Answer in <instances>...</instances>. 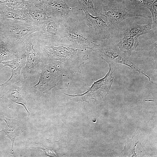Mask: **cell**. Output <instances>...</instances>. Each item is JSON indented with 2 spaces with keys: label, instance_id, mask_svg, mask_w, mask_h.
<instances>
[{
  "label": "cell",
  "instance_id": "cell-1",
  "mask_svg": "<svg viewBox=\"0 0 157 157\" xmlns=\"http://www.w3.org/2000/svg\"><path fill=\"white\" fill-rule=\"evenodd\" d=\"M24 44L26 60L21 72L23 83L27 89L37 81L41 66L47 61V57L40 45L38 31L29 35L24 40Z\"/></svg>",
  "mask_w": 157,
  "mask_h": 157
},
{
  "label": "cell",
  "instance_id": "cell-2",
  "mask_svg": "<svg viewBox=\"0 0 157 157\" xmlns=\"http://www.w3.org/2000/svg\"><path fill=\"white\" fill-rule=\"evenodd\" d=\"M64 67L61 62L57 61H49L42 64L38 82L26 89L27 94L36 96L55 87L67 88L69 82L64 74Z\"/></svg>",
  "mask_w": 157,
  "mask_h": 157
},
{
  "label": "cell",
  "instance_id": "cell-3",
  "mask_svg": "<svg viewBox=\"0 0 157 157\" xmlns=\"http://www.w3.org/2000/svg\"><path fill=\"white\" fill-rule=\"evenodd\" d=\"M88 26L85 17L80 19L77 16L65 24L63 36L58 43L75 49H92L97 40L90 35Z\"/></svg>",
  "mask_w": 157,
  "mask_h": 157
},
{
  "label": "cell",
  "instance_id": "cell-4",
  "mask_svg": "<svg viewBox=\"0 0 157 157\" xmlns=\"http://www.w3.org/2000/svg\"><path fill=\"white\" fill-rule=\"evenodd\" d=\"M40 44L48 61L62 62L64 66L72 73L80 72V67L85 60L86 51L75 49L59 43L47 45L40 42Z\"/></svg>",
  "mask_w": 157,
  "mask_h": 157
},
{
  "label": "cell",
  "instance_id": "cell-5",
  "mask_svg": "<svg viewBox=\"0 0 157 157\" xmlns=\"http://www.w3.org/2000/svg\"><path fill=\"white\" fill-rule=\"evenodd\" d=\"M4 42L18 48L24 49V42L30 35L40 30L33 22L5 18L0 26Z\"/></svg>",
  "mask_w": 157,
  "mask_h": 157
},
{
  "label": "cell",
  "instance_id": "cell-6",
  "mask_svg": "<svg viewBox=\"0 0 157 157\" xmlns=\"http://www.w3.org/2000/svg\"><path fill=\"white\" fill-rule=\"evenodd\" d=\"M96 15H101L106 17L115 28L124 19L133 17H140L150 19L151 16L139 9H128L123 3L116 0L109 1L106 5L94 7Z\"/></svg>",
  "mask_w": 157,
  "mask_h": 157
},
{
  "label": "cell",
  "instance_id": "cell-7",
  "mask_svg": "<svg viewBox=\"0 0 157 157\" xmlns=\"http://www.w3.org/2000/svg\"><path fill=\"white\" fill-rule=\"evenodd\" d=\"M92 49L106 62H114L128 66L134 70L138 71L139 74L146 76L149 81L153 83L150 77L132 63L129 59V57L121 51L116 44L97 41V44L94 46Z\"/></svg>",
  "mask_w": 157,
  "mask_h": 157
},
{
  "label": "cell",
  "instance_id": "cell-8",
  "mask_svg": "<svg viewBox=\"0 0 157 157\" xmlns=\"http://www.w3.org/2000/svg\"><path fill=\"white\" fill-rule=\"evenodd\" d=\"M66 0H47L41 3L51 16L65 24L75 18L82 10L78 6L70 7Z\"/></svg>",
  "mask_w": 157,
  "mask_h": 157
},
{
  "label": "cell",
  "instance_id": "cell-9",
  "mask_svg": "<svg viewBox=\"0 0 157 157\" xmlns=\"http://www.w3.org/2000/svg\"><path fill=\"white\" fill-rule=\"evenodd\" d=\"M65 24L53 17L47 20L38 31L40 42L47 45L58 43L63 36Z\"/></svg>",
  "mask_w": 157,
  "mask_h": 157
},
{
  "label": "cell",
  "instance_id": "cell-10",
  "mask_svg": "<svg viewBox=\"0 0 157 157\" xmlns=\"http://www.w3.org/2000/svg\"><path fill=\"white\" fill-rule=\"evenodd\" d=\"M87 25L94 28L95 35L98 39H107L112 37L115 28L105 17L101 15L93 16L88 12L83 11Z\"/></svg>",
  "mask_w": 157,
  "mask_h": 157
},
{
  "label": "cell",
  "instance_id": "cell-11",
  "mask_svg": "<svg viewBox=\"0 0 157 157\" xmlns=\"http://www.w3.org/2000/svg\"><path fill=\"white\" fill-rule=\"evenodd\" d=\"M109 66V70L106 75L102 78L94 81L92 86L87 91L81 95L71 96L74 97L76 101L81 100L88 102L90 99H93L94 95H101V93L107 94L113 84L114 77L112 76L113 71H111L110 64L108 63Z\"/></svg>",
  "mask_w": 157,
  "mask_h": 157
},
{
  "label": "cell",
  "instance_id": "cell-12",
  "mask_svg": "<svg viewBox=\"0 0 157 157\" xmlns=\"http://www.w3.org/2000/svg\"><path fill=\"white\" fill-rule=\"evenodd\" d=\"M26 55L25 52L15 59L1 62L4 65L0 70L5 66H8L11 69V75L6 81L0 86L5 87L21 80V72L26 64Z\"/></svg>",
  "mask_w": 157,
  "mask_h": 157
},
{
  "label": "cell",
  "instance_id": "cell-13",
  "mask_svg": "<svg viewBox=\"0 0 157 157\" xmlns=\"http://www.w3.org/2000/svg\"><path fill=\"white\" fill-rule=\"evenodd\" d=\"M0 117L4 120L6 123V128L3 129L0 132H4L6 137L11 140L12 147L10 154L12 156H15L13 146L15 138L25 131V126L22 122L15 119H9L4 115L0 116Z\"/></svg>",
  "mask_w": 157,
  "mask_h": 157
},
{
  "label": "cell",
  "instance_id": "cell-14",
  "mask_svg": "<svg viewBox=\"0 0 157 157\" xmlns=\"http://www.w3.org/2000/svg\"><path fill=\"white\" fill-rule=\"evenodd\" d=\"M10 86L6 94V97L11 101L22 105L29 116L30 113L26 107L28 101L26 96V89L23 81L21 80L18 81Z\"/></svg>",
  "mask_w": 157,
  "mask_h": 157
},
{
  "label": "cell",
  "instance_id": "cell-15",
  "mask_svg": "<svg viewBox=\"0 0 157 157\" xmlns=\"http://www.w3.org/2000/svg\"><path fill=\"white\" fill-rule=\"evenodd\" d=\"M25 52L21 49L5 42L0 43V63L15 59Z\"/></svg>",
  "mask_w": 157,
  "mask_h": 157
},
{
  "label": "cell",
  "instance_id": "cell-16",
  "mask_svg": "<svg viewBox=\"0 0 157 157\" xmlns=\"http://www.w3.org/2000/svg\"><path fill=\"white\" fill-rule=\"evenodd\" d=\"M26 10L33 22L39 26L52 17L42 8L41 3H33Z\"/></svg>",
  "mask_w": 157,
  "mask_h": 157
},
{
  "label": "cell",
  "instance_id": "cell-17",
  "mask_svg": "<svg viewBox=\"0 0 157 157\" xmlns=\"http://www.w3.org/2000/svg\"><path fill=\"white\" fill-rule=\"evenodd\" d=\"M138 38L124 35L116 45L121 51L129 57L133 51L136 50L139 44Z\"/></svg>",
  "mask_w": 157,
  "mask_h": 157
},
{
  "label": "cell",
  "instance_id": "cell-18",
  "mask_svg": "<svg viewBox=\"0 0 157 157\" xmlns=\"http://www.w3.org/2000/svg\"><path fill=\"white\" fill-rule=\"evenodd\" d=\"M2 5L5 18L33 22L26 9L12 8Z\"/></svg>",
  "mask_w": 157,
  "mask_h": 157
},
{
  "label": "cell",
  "instance_id": "cell-19",
  "mask_svg": "<svg viewBox=\"0 0 157 157\" xmlns=\"http://www.w3.org/2000/svg\"><path fill=\"white\" fill-rule=\"evenodd\" d=\"M152 20L149 19L146 24L140 25L134 23L131 25L125 31V35L138 38L149 33L152 29Z\"/></svg>",
  "mask_w": 157,
  "mask_h": 157
},
{
  "label": "cell",
  "instance_id": "cell-20",
  "mask_svg": "<svg viewBox=\"0 0 157 157\" xmlns=\"http://www.w3.org/2000/svg\"><path fill=\"white\" fill-rule=\"evenodd\" d=\"M144 7L147 8L151 13L153 19L152 28L157 29V0L147 1Z\"/></svg>",
  "mask_w": 157,
  "mask_h": 157
},
{
  "label": "cell",
  "instance_id": "cell-21",
  "mask_svg": "<svg viewBox=\"0 0 157 157\" xmlns=\"http://www.w3.org/2000/svg\"><path fill=\"white\" fill-rule=\"evenodd\" d=\"M78 6L82 10L86 11L93 16L96 15L94 7L91 0H77Z\"/></svg>",
  "mask_w": 157,
  "mask_h": 157
},
{
  "label": "cell",
  "instance_id": "cell-22",
  "mask_svg": "<svg viewBox=\"0 0 157 157\" xmlns=\"http://www.w3.org/2000/svg\"><path fill=\"white\" fill-rule=\"evenodd\" d=\"M147 0H123L125 5L133 7H144Z\"/></svg>",
  "mask_w": 157,
  "mask_h": 157
},
{
  "label": "cell",
  "instance_id": "cell-23",
  "mask_svg": "<svg viewBox=\"0 0 157 157\" xmlns=\"http://www.w3.org/2000/svg\"><path fill=\"white\" fill-rule=\"evenodd\" d=\"M5 19L4 14L2 9V5L0 4V26Z\"/></svg>",
  "mask_w": 157,
  "mask_h": 157
},
{
  "label": "cell",
  "instance_id": "cell-24",
  "mask_svg": "<svg viewBox=\"0 0 157 157\" xmlns=\"http://www.w3.org/2000/svg\"><path fill=\"white\" fill-rule=\"evenodd\" d=\"M3 42H4V38L3 36L1 29L0 27V43Z\"/></svg>",
  "mask_w": 157,
  "mask_h": 157
},
{
  "label": "cell",
  "instance_id": "cell-25",
  "mask_svg": "<svg viewBox=\"0 0 157 157\" xmlns=\"http://www.w3.org/2000/svg\"><path fill=\"white\" fill-rule=\"evenodd\" d=\"M36 3H41L40 0H24Z\"/></svg>",
  "mask_w": 157,
  "mask_h": 157
},
{
  "label": "cell",
  "instance_id": "cell-26",
  "mask_svg": "<svg viewBox=\"0 0 157 157\" xmlns=\"http://www.w3.org/2000/svg\"><path fill=\"white\" fill-rule=\"evenodd\" d=\"M40 0V3H42V2H44V1H46L47 0Z\"/></svg>",
  "mask_w": 157,
  "mask_h": 157
},
{
  "label": "cell",
  "instance_id": "cell-27",
  "mask_svg": "<svg viewBox=\"0 0 157 157\" xmlns=\"http://www.w3.org/2000/svg\"><path fill=\"white\" fill-rule=\"evenodd\" d=\"M107 0L108 1H115V0Z\"/></svg>",
  "mask_w": 157,
  "mask_h": 157
},
{
  "label": "cell",
  "instance_id": "cell-28",
  "mask_svg": "<svg viewBox=\"0 0 157 157\" xmlns=\"http://www.w3.org/2000/svg\"><path fill=\"white\" fill-rule=\"evenodd\" d=\"M2 98V97H0V99H1Z\"/></svg>",
  "mask_w": 157,
  "mask_h": 157
},
{
  "label": "cell",
  "instance_id": "cell-29",
  "mask_svg": "<svg viewBox=\"0 0 157 157\" xmlns=\"http://www.w3.org/2000/svg\"><path fill=\"white\" fill-rule=\"evenodd\" d=\"M147 0V1H149L150 0Z\"/></svg>",
  "mask_w": 157,
  "mask_h": 157
}]
</instances>
